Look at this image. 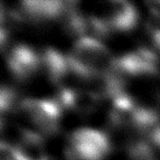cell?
Listing matches in <instances>:
<instances>
[{
	"label": "cell",
	"mask_w": 160,
	"mask_h": 160,
	"mask_svg": "<svg viewBox=\"0 0 160 160\" xmlns=\"http://www.w3.org/2000/svg\"><path fill=\"white\" fill-rule=\"evenodd\" d=\"M6 62L11 75L18 81H26L41 69V55L27 45L19 43L8 49Z\"/></svg>",
	"instance_id": "6da1fadb"
}]
</instances>
